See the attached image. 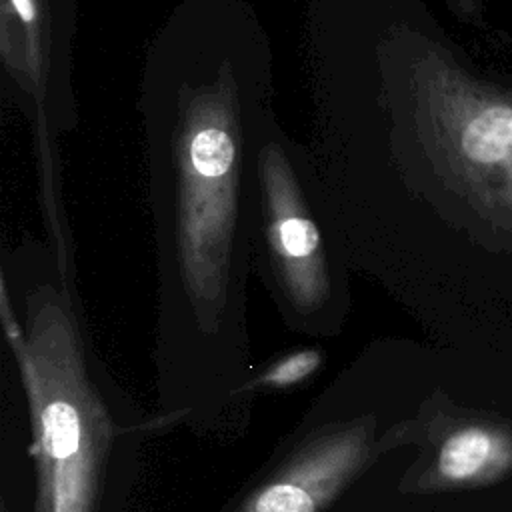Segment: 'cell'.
Instances as JSON below:
<instances>
[{"label":"cell","instance_id":"3957f363","mask_svg":"<svg viewBox=\"0 0 512 512\" xmlns=\"http://www.w3.org/2000/svg\"><path fill=\"white\" fill-rule=\"evenodd\" d=\"M252 266L286 324L314 334L340 328L352 258L310 146L292 138L274 110L258 150Z\"/></svg>","mask_w":512,"mask_h":512},{"label":"cell","instance_id":"5b68a950","mask_svg":"<svg viewBox=\"0 0 512 512\" xmlns=\"http://www.w3.org/2000/svg\"><path fill=\"white\" fill-rule=\"evenodd\" d=\"M410 420L378 432L374 414L332 420L306 434L230 512H326L384 454L408 444Z\"/></svg>","mask_w":512,"mask_h":512},{"label":"cell","instance_id":"7a4b0ae2","mask_svg":"<svg viewBox=\"0 0 512 512\" xmlns=\"http://www.w3.org/2000/svg\"><path fill=\"white\" fill-rule=\"evenodd\" d=\"M74 258L50 242L4 248L0 318L30 418L32 512H98L120 426L88 370Z\"/></svg>","mask_w":512,"mask_h":512},{"label":"cell","instance_id":"6da1fadb","mask_svg":"<svg viewBox=\"0 0 512 512\" xmlns=\"http://www.w3.org/2000/svg\"><path fill=\"white\" fill-rule=\"evenodd\" d=\"M138 118L164 324L240 328L254 256L272 44L252 0H180L142 62Z\"/></svg>","mask_w":512,"mask_h":512},{"label":"cell","instance_id":"52a82bcc","mask_svg":"<svg viewBox=\"0 0 512 512\" xmlns=\"http://www.w3.org/2000/svg\"><path fill=\"white\" fill-rule=\"evenodd\" d=\"M324 362L326 354L322 348H294L256 372L244 386H240V392H274L300 386L310 380Z\"/></svg>","mask_w":512,"mask_h":512},{"label":"cell","instance_id":"8992f818","mask_svg":"<svg viewBox=\"0 0 512 512\" xmlns=\"http://www.w3.org/2000/svg\"><path fill=\"white\" fill-rule=\"evenodd\" d=\"M414 440L420 456L400 480L404 494L478 488L512 472V430L492 420L426 408L410 420L408 442Z\"/></svg>","mask_w":512,"mask_h":512},{"label":"cell","instance_id":"277c9868","mask_svg":"<svg viewBox=\"0 0 512 512\" xmlns=\"http://www.w3.org/2000/svg\"><path fill=\"white\" fill-rule=\"evenodd\" d=\"M78 0H0V88L30 124L48 240L68 242L56 140L78 126L74 38Z\"/></svg>","mask_w":512,"mask_h":512}]
</instances>
